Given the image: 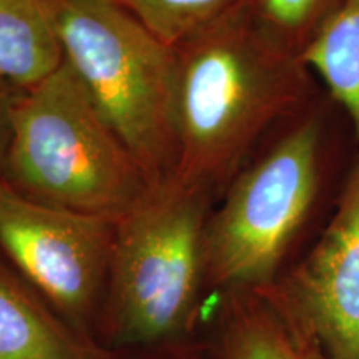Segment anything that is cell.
Wrapping results in <instances>:
<instances>
[{
    "label": "cell",
    "instance_id": "6da1fadb",
    "mask_svg": "<svg viewBox=\"0 0 359 359\" xmlns=\"http://www.w3.org/2000/svg\"><path fill=\"white\" fill-rule=\"evenodd\" d=\"M177 53V168L172 180L215 198L273 130L318 97L302 55L269 35L251 0Z\"/></svg>",
    "mask_w": 359,
    "mask_h": 359
},
{
    "label": "cell",
    "instance_id": "7a4b0ae2",
    "mask_svg": "<svg viewBox=\"0 0 359 359\" xmlns=\"http://www.w3.org/2000/svg\"><path fill=\"white\" fill-rule=\"evenodd\" d=\"M331 105L309 102L224 188L206 224V290H262L281 276L333 178Z\"/></svg>",
    "mask_w": 359,
    "mask_h": 359
},
{
    "label": "cell",
    "instance_id": "3957f363",
    "mask_svg": "<svg viewBox=\"0 0 359 359\" xmlns=\"http://www.w3.org/2000/svg\"><path fill=\"white\" fill-rule=\"evenodd\" d=\"M215 196L167 180L115 222L95 343L142 351L187 341L205 283V235Z\"/></svg>",
    "mask_w": 359,
    "mask_h": 359
},
{
    "label": "cell",
    "instance_id": "277c9868",
    "mask_svg": "<svg viewBox=\"0 0 359 359\" xmlns=\"http://www.w3.org/2000/svg\"><path fill=\"white\" fill-rule=\"evenodd\" d=\"M2 182L37 203L111 222L156 187L65 60L17 98Z\"/></svg>",
    "mask_w": 359,
    "mask_h": 359
},
{
    "label": "cell",
    "instance_id": "5b68a950",
    "mask_svg": "<svg viewBox=\"0 0 359 359\" xmlns=\"http://www.w3.org/2000/svg\"><path fill=\"white\" fill-rule=\"evenodd\" d=\"M64 60L155 185L177 168V53L116 0H43Z\"/></svg>",
    "mask_w": 359,
    "mask_h": 359
},
{
    "label": "cell",
    "instance_id": "8992f818",
    "mask_svg": "<svg viewBox=\"0 0 359 359\" xmlns=\"http://www.w3.org/2000/svg\"><path fill=\"white\" fill-rule=\"evenodd\" d=\"M115 222L37 203L0 182V255L79 334L95 341Z\"/></svg>",
    "mask_w": 359,
    "mask_h": 359
},
{
    "label": "cell",
    "instance_id": "52a82bcc",
    "mask_svg": "<svg viewBox=\"0 0 359 359\" xmlns=\"http://www.w3.org/2000/svg\"><path fill=\"white\" fill-rule=\"evenodd\" d=\"M266 290L326 359H359V143L325 230Z\"/></svg>",
    "mask_w": 359,
    "mask_h": 359
},
{
    "label": "cell",
    "instance_id": "ba28073f",
    "mask_svg": "<svg viewBox=\"0 0 359 359\" xmlns=\"http://www.w3.org/2000/svg\"><path fill=\"white\" fill-rule=\"evenodd\" d=\"M103 351L67 325L0 255V359H95Z\"/></svg>",
    "mask_w": 359,
    "mask_h": 359
},
{
    "label": "cell",
    "instance_id": "9c48e42d",
    "mask_svg": "<svg viewBox=\"0 0 359 359\" xmlns=\"http://www.w3.org/2000/svg\"><path fill=\"white\" fill-rule=\"evenodd\" d=\"M223 294V359H326L266 288Z\"/></svg>",
    "mask_w": 359,
    "mask_h": 359
},
{
    "label": "cell",
    "instance_id": "30bf717a",
    "mask_svg": "<svg viewBox=\"0 0 359 359\" xmlns=\"http://www.w3.org/2000/svg\"><path fill=\"white\" fill-rule=\"evenodd\" d=\"M62 62L64 52L43 0H0V80L29 90Z\"/></svg>",
    "mask_w": 359,
    "mask_h": 359
},
{
    "label": "cell",
    "instance_id": "8fae6325",
    "mask_svg": "<svg viewBox=\"0 0 359 359\" xmlns=\"http://www.w3.org/2000/svg\"><path fill=\"white\" fill-rule=\"evenodd\" d=\"M302 58L348 120L359 143V0L341 2Z\"/></svg>",
    "mask_w": 359,
    "mask_h": 359
},
{
    "label": "cell",
    "instance_id": "7c38bea8",
    "mask_svg": "<svg viewBox=\"0 0 359 359\" xmlns=\"http://www.w3.org/2000/svg\"><path fill=\"white\" fill-rule=\"evenodd\" d=\"M156 39L177 48L248 0H116Z\"/></svg>",
    "mask_w": 359,
    "mask_h": 359
},
{
    "label": "cell",
    "instance_id": "4fadbf2b",
    "mask_svg": "<svg viewBox=\"0 0 359 359\" xmlns=\"http://www.w3.org/2000/svg\"><path fill=\"white\" fill-rule=\"evenodd\" d=\"M343 0H251L264 30L288 50L302 55Z\"/></svg>",
    "mask_w": 359,
    "mask_h": 359
},
{
    "label": "cell",
    "instance_id": "5bb4252c",
    "mask_svg": "<svg viewBox=\"0 0 359 359\" xmlns=\"http://www.w3.org/2000/svg\"><path fill=\"white\" fill-rule=\"evenodd\" d=\"M95 359H205L200 348L193 343L168 344V346L142 349V351H103Z\"/></svg>",
    "mask_w": 359,
    "mask_h": 359
},
{
    "label": "cell",
    "instance_id": "9a60e30c",
    "mask_svg": "<svg viewBox=\"0 0 359 359\" xmlns=\"http://www.w3.org/2000/svg\"><path fill=\"white\" fill-rule=\"evenodd\" d=\"M20 93L22 90L0 80V182H2L4 165H6L8 145H11L13 109Z\"/></svg>",
    "mask_w": 359,
    "mask_h": 359
}]
</instances>
